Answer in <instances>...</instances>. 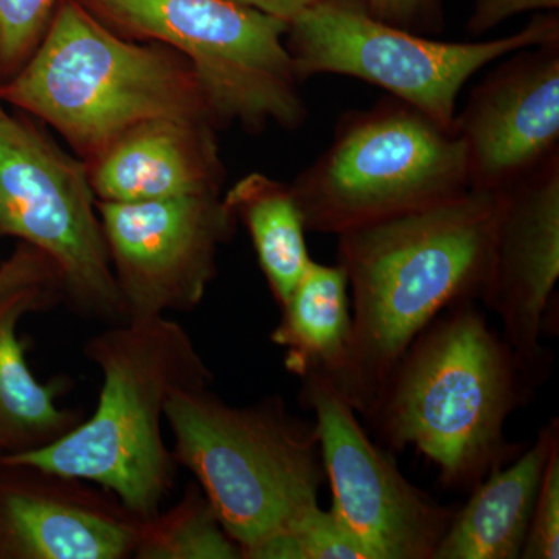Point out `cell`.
I'll list each match as a JSON object with an SVG mask.
<instances>
[{"label": "cell", "instance_id": "44dd1931", "mask_svg": "<svg viewBox=\"0 0 559 559\" xmlns=\"http://www.w3.org/2000/svg\"><path fill=\"white\" fill-rule=\"evenodd\" d=\"M248 559H370L333 510L305 511L255 547Z\"/></svg>", "mask_w": 559, "mask_h": 559}, {"label": "cell", "instance_id": "30bf717a", "mask_svg": "<svg viewBox=\"0 0 559 559\" xmlns=\"http://www.w3.org/2000/svg\"><path fill=\"white\" fill-rule=\"evenodd\" d=\"M301 381L300 401L316 415L331 510L370 559H432L454 507L423 491L401 473L389 451L367 436L356 411L325 377Z\"/></svg>", "mask_w": 559, "mask_h": 559}, {"label": "cell", "instance_id": "4fadbf2b", "mask_svg": "<svg viewBox=\"0 0 559 559\" xmlns=\"http://www.w3.org/2000/svg\"><path fill=\"white\" fill-rule=\"evenodd\" d=\"M471 190L498 191L559 156V40L525 47L455 116Z\"/></svg>", "mask_w": 559, "mask_h": 559}, {"label": "cell", "instance_id": "52a82bcc", "mask_svg": "<svg viewBox=\"0 0 559 559\" xmlns=\"http://www.w3.org/2000/svg\"><path fill=\"white\" fill-rule=\"evenodd\" d=\"M112 31L190 62L219 128L297 130L308 117L285 21L235 0H81Z\"/></svg>", "mask_w": 559, "mask_h": 559}, {"label": "cell", "instance_id": "603a6c76", "mask_svg": "<svg viewBox=\"0 0 559 559\" xmlns=\"http://www.w3.org/2000/svg\"><path fill=\"white\" fill-rule=\"evenodd\" d=\"M521 558H559V444L544 468Z\"/></svg>", "mask_w": 559, "mask_h": 559}, {"label": "cell", "instance_id": "484cf974", "mask_svg": "<svg viewBox=\"0 0 559 559\" xmlns=\"http://www.w3.org/2000/svg\"><path fill=\"white\" fill-rule=\"evenodd\" d=\"M559 0H476L468 31L480 36L511 16L533 10H557Z\"/></svg>", "mask_w": 559, "mask_h": 559}, {"label": "cell", "instance_id": "8fae6325", "mask_svg": "<svg viewBox=\"0 0 559 559\" xmlns=\"http://www.w3.org/2000/svg\"><path fill=\"white\" fill-rule=\"evenodd\" d=\"M127 320L200 307L238 219L223 194L98 202Z\"/></svg>", "mask_w": 559, "mask_h": 559}, {"label": "cell", "instance_id": "9a60e30c", "mask_svg": "<svg viewBox=\"0 0 559 559\" xmlns=\"http://www.w3.org/2000/svg\"><path fill=\"white\" fill-rule=\"evenodd\" d=\"M218 124L157 119L138 124L84 162L98 202H140L223 194Z\"/></svg>", "mask_w": 559, "mask_h": 559}, {"label": "cell", "instance_id": "f1b7e54d", "mask_svg": "<svg viewBox=\"0 0 559 559\" xmlns=\"http://www.w3.org/2000/svg\"><path fill=\"white\" fill-rule=\"evenodd\" d=\"M0 455H2V450H0Z\"/></svg>", "mask_w": 559, "mask_h": 559}, {"label": "cell", "instance_id": "cb8c5ba5", "mask_svg": "<svg viewBox=\"0 0 559 559\" xmlns=\"http://www.w3.org/2000/svg\"><path fill=\"white\" fill-rule=\"evenodd\" d=\"M367 9L393 27L418 33L443 31L440 0H367Z\"/></svg>", "mask_w": 559, "mask_h": 559}, {"label": "cell", "instance_id": "e0dca14e", "mask_svg": "<svg viewBox=\"0 0 559 559\" xmlns=\"http://www.w3.org/2000/svg\"><path fill=\"white\" fill-rule=\"evenodd\" d=\"M557 444L559 419L551 418L513 462L471 489L432 559H521L544 468Z\"/></svg>", "mask_w": 559, "mask_h": 559}, {"label": "cell", "instance_id": "7402d4cb", "mask_svg": "<svg viewBox=\"0 0 559 559\" xmlns=\"http://www.w3.org/2000/svg\"><path fill=\"white\" fill-rule=\"evenodd\" d=\"M57 7L58 0H0V80L32 57Z\"/></svg>", "mask_w": 559, "mask_h": 559}, {"label": "cell", "instance_id": "ba28073f", "mask_svg": "<svg viewBox=\"0 0 559 559\" xmlns=\"http://www.w3.org/2000/svg\"><path fill=\"white\" fill-rule=\"evenodd\" d=\"M559 40L558 17H535L513 35L480 43H443L378 20L355 0H316L288 24L286 47L300 83L344 75L377 84L447 130H454L457 98L485 66Z\"/></svg>", "mask_w": 559, "mask_h": 559}, {"label": "cell", "instance_id": "d4e9b609", "mask_svg": "<svg viewBox=\"0 0 559 559\" xmlns=\"http://www.w3.org/2000/svg\"><path fill=\"white\" fill-rule=\"evenodd\" d=\"M40 280H60L61 283L60 274L49 257L31 245L17 242L13 252L0 261V296Z\"/></svg>", "mask_w": 559, "mask_h": 559}, {"label": "cell", "instance_id": "277c9868", "mask_svg": "<svg viewBox=\"0 0 559 559\" xmlns=\"http://www.w3.org/2000/svg\"><path fill=\"white\" fill-rule=\"evenodd\" d=\"M0 97L53 128L84 162L145 121H215L182 55L120 35L81 0H61L32 57L0 84Z\"/></svg>", "mask_w": 559, "mask_h": 559}, {"label": "cell", "instance_id": "3957f363", "mask_svg": "<svg viewBox=\"0 0 559 559\" xmlns=\"http://www.w3.org/2000/svg\"><path fill=\"white\" fill-rule=\"evenodd\" d=\"M84 356L102 373L94 414L57 443L0 460L91 481L151 520L178 473L162 432L168 400L179 389L210 388L215 377L189 331L165 316L108 325L86 342Z\"/></svg>", "mask_w": 559, "mask_h": 559}, {"label": "cell", "instance_id": "2e32d148", "mask_svg": "<svg viewBox=\"0 0 559 559\" xmlns=\"http://www.w3.org/2000/svg\"><path fill=\"white\" fill-rule=\"evenodd\" d=\"M62 301L60 280H40L0 296V450L21 454L57 443L84 419L83 412L58 406L68 380L40 382L20 340V323Z\"/></svg>", "mask_w": 559, "mask_h": 559}, {"label": "cell", "instance_id": "ffe728a7", "mask_svg": "<svg viewBox=\"0 0 559 559\" xmlns=\"http://www.w3.org/2000/svg\"><path fill=\"white\" fill-rule=\"evenodd\" d=\"M132 558L241 559V550L194 480L187 485L175 506L143 521Z\"/></svg>", "mask_w": 559, "mask_h": 559}, {"label": "cell", "instance_id": "6da1fadb", "mask_svg": "<svg viewBox=\"0 0 559 559\" xmlns=\"http://www.w3.org/2000/svg\"><path fill=\"white\" fill-rule=\"evenodd\" d=\"M496 191L450 201L337 235L347 274L352 358L342 396L369 419L406 349L441 312L480 299Z\"/></svg>", "mask_w": 559, "mask_h": 559}, {"label": "cell", "instance_id": "83f0119b", "mask_svg": "<svg viewBox=\"0 0 559 559\" xmlns=\"http://www.w3.org/2000/svg\"><path fill=\"white\" fill-rule=\"evenodd\" d=\"M0 84H2V80H0ZM3 114H7V110L3 108L2 97H0V116H3Z\"/></svg>", "mask_w": 559, "mask_h": 559}, {"label": "cell", "instance_id": "7a4b0ae2", "mask_svg": "<svg viewBox=\"0 0 559 559\" xmlns=\"http://www.w3.org/2000/svg\"><path fill=\"white\" fill-rule=\"evenodd\" d=\"M530 399L506 342L474 301L441 312L406 349L369 418L390 450L414 448L469 492L527 443L506 433Z\"/></svg>", "mask_w": 559, "mask_h": 559}, {"label": "cell", "instance_id": "4316f807", "mask_svg": "<svg viewBox=\"0 0 559 559\" xmlns=\"http://www.w3.org/2000/svg\"><path fill=\"white\" fill-rule=\"evenodd\" d=\"M235 2L259 10L261 13L270 14V16L289 24L290 21L299 16L301 11L311 7L316 0H235Z\"/></svg>", "mask_w": 559, "mask_h": 559}, {"label": "cell", "instance_id": "5b68a950", "mask_svg": "<svg viewBox=\"0 0 559 559\" xmlns=\"http://www.w3.org/2000/svg\"><path fill=\"white\" fill-rule=\"evenodd\" d=\"M165 423L176 465L193 474L241 559L319 506L326 476L318 428L282 395L230 406L209 388L179 389Z\"/></svg>", "mask_w": 559, "mask_h": 559}, {"label": "cell", "instance_id": "ac0fdd59", "mask_svg": "<svg viewBox=\"0 0 559 559\" xmlns=\"http://www.w3.org/2000/svg\"><path fill=\"white\" fill-rule=\"evenodd\" d=\"M280 312L271 341L285 349V369L300 380L310 374L325 377L342 395L353 331L345 271L340 264L312 260Z\"/></svg>", "mask_w": 559, "mask_h": 559}, {"label": "cell", "instance_id": "8992f818", "mask_svg": "<svg viewBox=\"0 0 559 559\" xmlns=\"http://www.w3.org/2000/svg\"><path fill=\"white\" fill-rule=\"evenodd\" d=\"M308 231L341 235L469 190L462 140L392 97L342 117L329 148L289 183Z\"/></svg>", "mask_w": 559, "mask_h": 559}, {"label": "cell", "instance_id": "7c38bea8", "mask_svg": "<svg viewBox=\"0 0 559 559\" xmlns=\"http://www.w3.org/2000/svg\"><path fill=\"white\" fill-rule=\"evenodd\" d=\"M559 278V156L496 191L480 301L500 320L503 342L530 401L549 380L554 353L540 342Z\"/></svg>", "mask_w": 559, "mask_h": 559}, {"label": "cell", "instance_id": "5bb4252c", "mask_svg": "<svg viewBox=\"0 0 559 559\" xmlns=\"http://www.w3.org/2000/svg\"><path fill=\"white\" fill-rule=\"evenodd\" d=\"M142 527L108 489L0 460V559H128Z\"/></svg>", "mask_w": 559, "mask_h": 559}, {"label": "cell", "instance_id": "d6986e66", "mask_svg": "<svg viewBox=\"0 0 559 559\" xmlns=\"http://www.w3.org/2000/svg\"><path fill=\"white\" fill-rule=\"evenodd\" d=\"M224 201L248 229L272 297L282 307L312 261L293 189L263 173H250L224 193Z\"/></svg>", "mask_w": 559, "mask_h": 559}, {"label": "cell", "instance_id": "9c48e42d", "mask_svg": "<svg viewBox=\"0 0 559 559\" xmlns=\"http://www.w3.org/2000/svg\"><path fill=\"white\" fill-rule=\"evenodd\" d=\"M49 257L62 301L81 319L127 322L90 171L32 121L0 116V240Z\"/></svg>", "mask_w": 559, "mask_h": 559}]
</instances>
